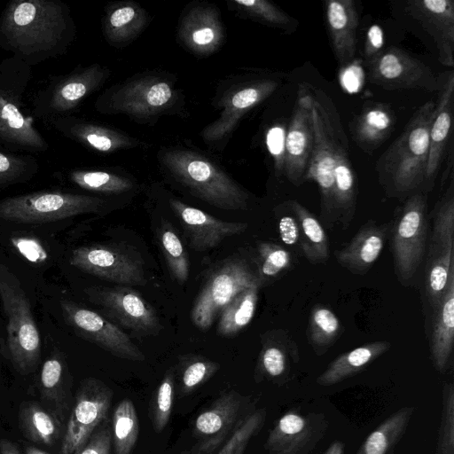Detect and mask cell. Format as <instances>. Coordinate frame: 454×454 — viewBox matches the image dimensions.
<instances>
[{
	"label": "cell",
	"instance_id": "cell-29",
	"mask_svg": "<svg viewBox=\"0 0 454 454\" xmlns=\"http://www.w3.org/2000/svg\"><path fill=\"white\" fill-rule=\"evenodd\" d=\"M395 124V115L389 105L368 102L352 120L349 129L357 146L372 154L390 136Z\"/></svg>",
	"mask_w": 454,
	"mask_h": 454
},
{
	"label": "cell",
	"instance_id": "cell-45",
	"mask_svg": "<svg viewBox=\"0 0 454 454\" xmlns=\"http://www.w3.org/2000/svg\"><path fill=\"white\" fill-rule=\"evenodd\" d=\"M38 169L36 160L30 155L0 152V190L31 178Z\"/></svg>",
	"mask_w": 454,
	"mask_h": 454
},
{
	"label": "cell",
	"instance_id": "cell-26",
	"mask_svg": "<svg viewBox=\"0 0 454 454\" xmlns=\"http://www.w3.org/2000/svg\"><path fill=\"white\" fill-rule=\"evenodd\" d=\"M149 12L133 0L113 1L104 9L102 33L106 43L123 49L132 43L148 27Z\"/></svg>",
	"mask_w": 454,
	"mask_h": 454
},
{
	"label": "cell",
	"instance_id": "cell-23",
	"mask_svg": "<svg viewBox=\"0 0 454 454\" xmlns=\"http://www.w3.org/2000/svg\"><path fill=\"white\" fill-rule=\"evenodd\" d=\"M439 79L440 87L429 130V151L423 183L427 191L434 185L443 154L452 140L454 73H443Z\"/></svg>",
	"mask_w": 454,
	"mask_h": 454
},
{
	"label": "cell",
	"instance_id": "cell-15",
	"mask_svg": "<svg viewBox=\"0 0 454 454\" xmlns=\"http://www.w3.org/2000/svg\"><path fill=\"white\" fill-rule=\"evenodd\" d=\"M63 317L78 336L100 347L114 356L143 362L145 356L117 325L101 314L74 301H60Z\"/></svg>",
	"mask_w": 454,
	"mask_h": 454
},
{
	"label": "cell",
	"instance_id": "cell-22",
	"mask_svg": "<svg viewBox=\"0 0 454 454\" xmlns=\"http://www.w3.org/2000/svg\"><path fill=\"white\" fill-rule=\"evenodd\" d=\"M51 125L64 137L102 153H114L144 145L130 134L88 120L71 115L51 119Z\"/></svg>",
	"mask_w": 454,
	"mask_h": 454
},
{
	"label": "cell",
	"instance_id": "cell-14",
	"mask_svg": "<svg viewBox=\"0 0 454 454\" xmlns=\"http://www.w3.org/2000/svg\"><path fill=\"white\" fill-rule=\"evenodd\" d=\"M113 390L103 381L85 379L75 396L61 442L60 454H76L94 431L108 419Z\"/></svg>",
	"mask_w": 454,
	"mask_h": 454
},
{
	"label": "cell",
	"instance_id": "cell-51",
	"mask_svg": "<svg viewBox=\"0 0 454 454\" xmlns=\"http://www.w3.org/2000/svg\"><path fill=\"white\" fill-rule=\"evenodd\" d=\"M12 246L27 260L34 263L44 262L47 257V252L42 244L32 237H15L12 238Z\"/></svg>",
	"mask_w": 454,
	"mask_h": 454
},
{
	"label": "cell",
	"instance_id": "cell-33",
	"mask_svg": "<svg viewBox=\"0 0 454 454\" xmlns=\"http://www.w3.org/2000/svg\"><path fill=\"white\" fill-rule=\"evenodd\" d=\"M391 347L388 341L369 342L337 356L317 377L319 386L329 387L362 372L367 365L386 353Z\"/></svg>",
	"mask_w": 454,
	"mask_h": 454
},
{
	"label": "cell",
	"instance_id": "cell-8",
	"mask_svg": "<svg viewBox=\"0 0 454 454\" xmlns=\"http://www.w3.org/2000/svg\"><path fill=\"white\" fill-rule=\"evenodd\" d=\"M101 197L42 191L0 200V219L23 223H47L103 210Z\"/></svg>",
	"mask_w": 454,
	"mask_h": 454
},
{
	"label": "cell",
	"instance_id": "cell-34",
	"mask_svg": "<svg viewBox=\"0 0 454 454\" xmlns=\"http://www.w3.org/2000/svg\"><path fill=\"white\" fill-rule=\"evenodd\" d=\"M300 225V247L310 263H322L330 256L328 238L320 222L295 200H289Z\"/></svg>",
	"mask_w": 454,
	"mask_h": 454
},
{
	"label": "cell",
	"instance_id": "cell-48",
	"mask_svg": "<svg viewBox=\"0 0 454 454\" xmlns=\"http://www.w3.org/2000/svg\"><path fill=\"white\" fill-rule=\"evenodd\" d=\"M63 380L64 360L59 353L55 352L45 360L41 370L40 384L43 394L55 398L62 387Z\"/></svg>",
	"mask_w": 454,
	"mask_h": 454
},
{
	"label": "cell",
	"instance_id": "cell-1",
	"mask_svg": "<svg viewBox=\"0 0 454 454\" xmlns=\"http://www.w3.org/2000/svg\"><path fill=\"white\" fill-rule=\"evenodd\" d=\"M311 96L314 145L305 181L317 183L323 219L336 218L346 226L353 217L357 180L349 157L348 141L331 98L309 85Z\"/></svg>",
	"mask_w": 454,
	"mask_h": 454
},
{
	"label": "cell",
	"instance_id": "cell-32",
	"mask_svg": "<svg viewBox=\"0 0 454 454\" xmlns=\"http://www.w3.org/2000/svg\"><path fill=\"white\" fill-rule=\"evenodd\" d=\"M67 176L79 188L103 195L122 196L139 188L137 180L119 168L74 169Z\"/></svg>",
	"mask_w": 454,
	"mask_h": 454
},
{
	"label": "cell",
	"instance_id": "cell-20",
	"mask_svg": "<svg viewBox=\"0 0 454 454\" xmlns=\"http://www.w3.org/2000/svg\"><path fill=\"white\" fill-rule=\"evenodd\" d=\"M322 413H285L270 432L264 448L268 454H310L328 428Z\"/></svg>",
	"mask_w": 454,
	"mask_h": 454
},
{
	"label": "cell",
	"instance_id": "cell-42",
	"mask_svg": "<svg viewBox=\"0 0 454 454\" xmlns=\"http://www.w3.org/2000/svg\"><path fill=\"white\" fill-rule=\"evenodd\" d=\"M341 324L328 308L316 305L312 308L308 327V338L317 354L321 355L338 339Z\"/></svg>",
	"mask_w": 454,
	"mask_h": 454
},
{
	"label": "cell",
	"instance_id": "cell-55",
	"mask_svg": "<svg viewBox=\"0 0 454 454\" xmlns=\"http://www.w3.org/2000/svg\"><path fill=\"white\" fill-rule=\"evenodd\" d=\"M345 445L340 441L333 442L323 454H344Z\"/></svg>",
	"mask_w": 454,
	"mask_h": 454
},
{
	"label": "cell",
	"instance_id": "cell-53",
	"mask_svg": "<svg viewBox=\"0 0 454 454\" xmlns=\"http://www.w3.org/2000/svg\"><path fill=\"white\" fill-rule=\"evenodd\" d=\"M278 225L280 239L284 244L300 245V225L295 216L284 215L279 219Z\"/></svg>",
	"mask_w": 454,
	"mask_h": 454
},
{
	"label": "cell",
	"instance_id": "cell-9",
	"mask_svg": "<svg viewBox=\"0 0 454 454\" xmlns=\"http://www.w3.org/2000/svg\"><path fill=\"white\" fill-rule=\"evenodd\" d=\"M427 234V195L415 192L402 207L392 229L395 270L402 285L414 278L424 258Z\"/></svg>",
	"mask_w": 454,
	"mask_h": 454
},
{
	"label": "cell",
	"instance_id": "cell-49",
	"mask_svg": "<svg viewBox=\"0 0 454 454\" xmlns=\"http://www.w3.org/2000/svg\"><path fill=\"white\" fill-rule=\"evenodd\" d=\"M286 129L279 122L266 127L264 143L269 154L273 159L276 176L283 174V157L285 146Z\"/></svg>",
	"mask_w": 454,
	"mask_h": 454
},
{
	"label": "cell",
	"instance_id": "cell-27",
	"mask_svg": "<svg viewBox=\"0 0 454 454\" xmlns=\"http://www.w3.org/2000/svg\"><path fill=\"white\" fill-rule=\"evenodd\" d=\"M325 25L338 64L346 67L354 60L356 50L358 12L353 0L325 2Z\"/></svg>",
	"mask_w": 454,
	"mask_h": 454
},
{
	"label": "cell",
	"instance_id": "cell-3",
	"mask_svg": "<svg viewBox=\"0 0 454 454\" xmlns=\"http://www.w3.org/2000/svg\"><path fill=\"white\" fill-rule=\"evenodd\" d=\"M156 160L164 179L189 196L223 210L248 208L250 193L215 157L200 149L180 144L162 145Z\"/></svg>",
	"mask_w": 454,
	"mask_h": 454
},
{
	"label": "cell",
	"instance_id": "cell-18",
	"mask_svg": "<svg viewBox=\"0 0 454 454\" xmlns=\"http://www.w3.org/2000/svg\"><path fill=\"white\" fill-rule=\"evenodd\" d=\"M176 40L188 52L207 58L226 41V27L219 7L207 1L194 0L182 10L176 27Z\"/></svg>",
	"mask_w": 454,
	"mask_h": 454
},
{
	"label": "cell",
	"instance_id": "cell-4",
	"mask_svg": "<svg viewBox=\"0 0 454 454\" xmlns=\"http://www.w3.org/2000/svg\"><path fill=\"white\" fill-rule=\"evenodd\" d=\"M97 112L122 114L132 121L153 126L164 116L186 117V98L170 72L152 69L133 75L106 89L96 99Z\"/></svg>",
	"mask_w": 454,
	"mask_h": 454
},
{
	"label": "cell",
	"instance_id": "cell-43",
	"mask_svg": "<svg viewBox=\"0 0 454 454\" xmlns=\"http://www.w3.org/2000/svg\"><path fill=\"white\" fill-rule=\"evenodd\" d=\"M176 374L168 370L160 383L152 395L149 403V417L157 433H160L168 425L175 400Z\"/></svg>",
	"mask_w": 454,
	"mask_h": 454
},
{
	"label": "cell",
	"instance_id": "cell-16",
	"mask_svg": "<svg viewBox=\"0 0 454 454\" xmlns=\"http://www.w3.org/2000/svg\"><path fill=\"white\" fill-rule=\"evenodd\" d=\"M255 410L249 396L237 391L222 393L194 419L193 434L205 451L215 450Z\"/></svg>",
	"mask_w": 454,
	"mask_h": 454
},
{
	"label": "cell",
	"instance_id": "cell-38",
	"mask_svg": "<svg viewBox=\"0 0 454 454\" xmlns=\"http://www.w3.org/2000/svg\"><path fill=\"white\" fill-rule=\"evenodd\" d=\"M139 419L133 402H119L112 415L111 433L114 454H132L139 435Z\"/></svg>",
	"mask_w": 454,
	"mask_h": 454
},
{
	"label": "cell",
	"instance_id": "cell-17",
	"mask_svg": "<svg viewBox=\"0 0 454 454\" xmlns=\"http://www.w3.org/2000/svg\"><path fill=\"white\" fill-rule=\"evenodd\" d=\"M369 80L383 89L436 91L440 79L419 59L397 47L382 49L367 65Z\"/></svg>",
	"mask_w": 454,
	"mask_h": 454
},
{
	"label": "cell",
	"instance_id": "cell-46",
	"mask_svg": "<svg viewBox=\"0 0 454 454\" xmlns=\"http://www.w3.org/2000/svg\"><path fill=\"white\" fill-rule=\"evenodd\" d=\"M265 419V409L255 410L215 454H244L250 440L262 428Z\"/></svg>",
	"mask_w": 454,
	"mask_h": 454
},
{
	"label": "cell",
	"instance_id": "cell-19",
	"mask_svg": "<svg viewBox=\"0 0 454 454\" xmlns=\"http://www.w3.org/2000/svg\"><path fill=\"white\" fill-rule=\"evenodd\" d=\"M314 145L311 96L309 84H300L293 115L286 129L283 174L294 185L305 181Z\"/></svg>",
	"mask_w": 454,
	"mask_h": 454
},
{
	"label": "cell",
	"instance_id": "cell-52",
	"mask_svg": "<svg viewBox=\"0 0 454 454\" xmlns=\"http://www.w3.org/2000/svg\"><path fill=\"white\" fill-rule=\"evenodd\" d=\"M384 35L379 25H372L366 34L364 43V60L368 65L383 49Z\"/></svg>",
	"mask_w": 454,
	"mask_h": 454
},
{
	"label": "cell",
	"instance_id": "cell-11",
	"mask_svg": "<svg viewBox=\"0 0 454 454\" xmlns=\"http://www.w3.org/2000/svg\"><path fill=\"white\" fill-rule=\"evenodd\" d=\"M69 263L90 275L118 285L143 286L146 283L140 253L125 243L79 247L72 251Z\"/></svg>",
	"mask_w": 454,
	"mask_h": 454
},
{
	"label": "cell",
	"instance_id": "cell-31",
	"mask_svg": "<svg viewBox=\"0 0 454 454\" xmlns=\"http://www.w3.org/2000/svg\"><path fill=\"white\" fill-rule=\"evenodd\" d=\"M299 361L295 342L282 331L270 333L260 352L254 378L257 382L267 380L277 382L290 372L292 363Z\"/></svg>",
	"mask_w": 454,
	"mask_h": 454
},
{
	"label": "cell",
	"instance_id": "cell-12",
	"mask_svg": "<svg viewBox=\"0 0 454 454\" xmlns=\"http://www.w3.org/2000/svg\"><path fill=\"white\" fill-rule=\"evenodd\" d=\"M84 292L106 318L132 331L136 335L155 336L162 330L154 308L129 286H90Z\"/></svg>",
	"mask_w": 454,
	"mask_h": 454
},
{
	"label": "cell",
	"instance_id": "cell-40",
	"mask_svg": "<svg viewBox=\"0 0 454 454\" xmlns=\"http://www.w3.org/2000/svg\"><path fill=\"white\" fill-rule=\"evenodd\" d=\"M22 430L31 441L51 445L59 438L60 426L58 420L36 403H27L20 413Z\"/></svg>",
	"mask_w": 454,
	"mask_h": 454
},
{
	"label": "cell",
	"instance_id": "cell-54",
	"mask_svg": "<svg viewBox=\"0 0 454 454\" xmlns=\"http://www.w3.org/2000/svg\"><path fill=\"white\" fill-rule=\"evenodd\" d=\"M0 454H20L15 445L8 440L0 441Z\"/></svg>",
	"mask_w": 454,
	"mask_h": 454
},
{
	"label": "cell",
	"instance_id": "cell-7",
	"mask_svg": "<svg viewBox=\"0 0 454 454\" xmlns=\"http://www.w3.org/2000/svg\"><path fill=\"white\" fill-rule=\"evenodd\" d=\"M0 300L7 318V357L20 372L27 373L39 361L41 338L27 294L17 276L3 263Z\"/></svg>",
	"mask_w": 454,
	"mask_h": 454
},
{
	"label": "cell",
	"instance_id": "cell-25",
	"mask_svg": "<svg viewBox=\"0 0 454 454\" xmlns=\"http://www.w3.org/2000/svg\"><path fill=\"white\" fill-rule=\"evenodd\" d=\"M0 145L31 153H42L49 148L33 119L26 116L16 99L3 90H0Z\"/></svg>",
	"mask_w": 454,
	"mask_h": 454
},
{
	"label": "cell",
	"instance_id": "cell-10",
	"mask_svg": "<svg viewBox=\"0 0 454 454\" xmlns=\"http://www.w3.org/2000/svg\"><path fill=\"white\" fill-rule=\"evenodd\" d=\"M256 284L261 285L257 274L245 260H225L208 275L194 301L191 313L193 325L201 331L207 330L238 294Z\"/></svg>",
	"mask_w": 454,
	"mask_h": 454
},
{
	"label": "cell",
	"instance_id": "cell-6",
	"mask_svg": "<svg viewBox=\"0 0 454 454\" xmlns=\"http://www.w3.org/2000/svg\"><path fill=\"white\" fill-rule=\"evenodd\" d=\"M279 84L278 77L258 71L232 74L221 79L211 100L218 117L200 133L207 148L223 152L243 118L268 99Z\"/></svg>",
	"mask_w": 454,
	"mask_h": 454
},
{
	"label": "cell",
	"instance_id": "cell-37",
	"mask_svg": "<svg viewBox=\"0 0 454 454\" xmlns=\"http://www.w3.org/2000/svg\"><path fill=\"white\" fill-rule=\"evenodd\" d=\"M256 284L238 294L220 312L217 332L223 337L231 338L243 330L253 319L258 291Z\"/></svg>",
	"mask_w": 454,
	"mask_h": 454
},
{
	"label": "cell",
	"instance_id": "cell-56",
	"mask_svg": "<svg viewBox=\"0 0 454 454\" xmlns=\"http://www.w3.org/2000/svg\"><path fill=\"white\" fill-rule=\"evenodd\" d=\"M26 454H50L48 452H45L42 450H39L33 446H28L26 448Z\"/></svg>",
	"mask_w": 454,
	"mask_h": 454
},
{
	"label": "cell",
	"instance_id": "cell-5",
	"mask_svg": "<svg viewBox=\"0 0 454 454\" xmlns=\"http://www.w3.org/2000/svg\"><path fill=\"white\" fill-rule=\"evenodd\" d=\"M434 106L433 100L420 106L377 160L379 182L389 195H404L423 184Z\"/></svg>",
	"mask_w": 454,
	"mask_h": 454
},
{
	"label": "cell",
	"instance_id": "cell-28",
	"mask_svg": "<svg viewBox=\"0 0 454 454\" xmlns=\"http://www.w3.org/2000/svg\"><path fill=\"white\" fill-rule=\"evenodd\" d=\"M387 231V225L368 221L346 247L335 252L338 263L354 274L365 273L380 257Z\"/></svg>",
	"mask_w": 454,
	"mask_h": 454
},
{
	"label": "cell",
	"instance_id": "cell-47",
	"mask_svg": "<svg viewBox=\"0 0 454 454\" xmlns=\"http://www.w3.org/2000/svg\"><path fill=\"white\" fill-rule=\"evenodd\" d=\"M437 454H454V385L445 382L442 388V412Z\"/></svg>",
	"mask_w": 454,
	"mask_h": 454
},
{
	"label": "cell",
	"instance_id": "cell-50",
	"mask_svg": "<svg viewBox=\"0 0 454 454\" xmlns=\"http://www.w3.org/2000/svg\"><path fill=\"white\" fill-rule=\"evenodd\" d=\"M112 433L109 419H106L91 434L76 454H111Z\"/></svg>",
	"mask_w": 454,
	"mask_h": 454
},
{
	"label": "cell",
	"instance_id": "cell-30",
	"mask_svg": "<svg viewBox=\"0 0 454 454\" xmlns=\"http://www.w3.org/2000/svg\"><path fill=\"white\" fill-rule=\"evenodd\" d=\"M434 311L431 357L436 370L442 372L449 366L454 343V270L450 272L446 290Z\"/></svg>",
	"mask_w": 454,
	"mask_h": 454
},
{
	"label": "cell",
	"instance_id": "cell-21",
	"mask_svg": "<svg viewBox=\"0 0 454 454\" xmlns=\"http://www.w3.org/2000/svg\"><path fill=\"white\" fill-rule=\"evenodd\" d=\"M167 202L180 221L189 247L198 252L215 247L223 239L248 228L247 223L223 221L174 196L168 197Z\"/></svg>",
	"mask_w": 454,
	"mask_h": 454
},
{
	"label": "cell",
	"instance_id": "cell-13",
	"mask_svg": "<svg viewBox=\"0 0 454 454\" xmlns=\"http://www.w3.org/2000/svg\"><path fill=\"white\" fill-rule=\"evenodd\" d=\"M111 74L108 67L98 63L77 67L40 92L35 100V114L51 119L68 115L82 100L102 88Z\"/></svg>",
	"mask_w": 454,
	"mask_h": 454
},
{
	"label": "cell",
	"instance_id": "cell-36",
	"mask_svg": "<svg viewBox=\"0 0 454 454\" xmlns=\"http://www.w3.org/2000/svg\"><path fill=\"white\" fill-rule=\"evenodd\" d=\"M229 11L238 17L281 29L286 33L294 32L298 22L278 5L266 0H227Z\"/></svg>",
	"mask_w": 454,
	"mask_h": 454
},
{
	"label": "cell",
	"instance_id": "cell-39",
	"mask_svg": "<svg viewBox=\"0 0 454 454\" xmlns=\"http://www.w3.org/2000/svg\"><path fill=\"white\" fill-rule=\"evenodd\" d=\"M158 239L172 278L183 285L189 278L190 262L176 230L170 223L164 222L158 231Z\"/></svg>",
	"mask_w": 454,
	"mask_h": 454
},
{
	"label": "cell",
	"instance_id": "cell-24",
	"mask_svg": "<svg viewBox=\"0 0 454 454\" xmlns=\"http://www.w3.org/2000/svg\"><path fill=\"white\" fill-rule=\"evenodd\" d=\"M406 11L432 36L438 51V60L454 67V1L410 0Z\"/></svg>",
	"mask_w": 454,
	"mask_h": 454
},
{
	"label": "cell",
	"instance_id": "cell-35",
	"mask_svg": "<svg viewBox=\"0 0 454 454\" xmlns=\"http://www.w3.org/2000/svg\"><path fill=\"white\" fill-rule=\"evenodd\" d=\"M413 411V407H403L394 412L371 433L356 454H394Z\"/></svg>",
	"mask_w": 454,
	"mask_h": 454
},
{
	"label": "cell",
	"instance_id": "cell-41",
	"mask_svg": "<svg viewBox=\"0 0 454 454\" xmlns=\"http://www.w3.org/2000/svg\"><path fill=\"white\" fill-rule=\"evenodd\" d=\"M220 369L217 362L198 355H185L179 358L176 375L180 394L192 393L210 380Z\"/></svg>",
	"mask_w": 454,
	"mask_h": 454
},
{
	"label": "cell",
	"instance_id": "cell-44",
	"mask_svg": "<svg viewBox=\"0 0 454 454\" xmlns=\"http://www.w3.org/2000/svg\"><path fill=\"white\" fill-rule=\"evenodd\" d=\"M257 252V277L262 286L263 282L278 277L291 266V254L279 245L271 242H262L258 245Z\"/></svg>",
	"mask_w": 454,
	"mask_h": 454
},
{
	"label": "cell",
	"instance_id": "cell-2",
	"mask_svg": "<svg viewBox=\"0 0 454 454\" xmlns=\"http://www.w3.org/2000/svg\"><path fill=\"white\" fill-rule=\"evenodd\" d=\"M75 35L70 9L59 1L12 0L0 17V47L28 64L62 55Z\"/></svg>",
	"mask_w": 454,
	"mask_h": 454
}]
</instances>
